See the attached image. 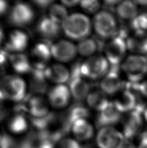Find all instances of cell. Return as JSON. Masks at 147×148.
<instances>
[{"label": "cell", "mask_w": 147, "mask_h": 148, "mask_svg": "<svg viewBox=\"0 0 147 148\" xmlns=\"http://www.w3.org/2000/svg\"><path fill=\"white\" fill-rule=\"evenodd\" d=\"M68 16L66 7L62 3H53L49 7L48 16L58 24L61 25Z\"/></svg>", "instance_id": "f1b7e54d"}, {"label": "cell", "mask_w": 147, "mask_h": 148, "mask_svg": "<svg viewBox=\"0 0 147 148\" xmlns=\"http://www.w3.org/2000/svg\"><path fill=\"white\" fill-rule=\"evenodd\" d=\"M146 57H147V55H146Z\"/></svg>", "instance_id": "7dc6e473"}, {"label": "cell", "mask_w": 147, "mask_h": 148, "mask_svg": "<svg viewBox=\"0 0 147 148\" xmlns=\"http://www.w3.org/2000/svg\"><path fill=\"white\" fill-rule=\"evenodd\" d=\"M51 44L44 41L36 44L30 53L29 59L33 68L44 70L48 66V63L51 59Z\"/></svg>", "instance_id": "7c38bea8"}, {"label": "cell", "mask_w": 147, "mask_h": 148, "mask_svg": "<svg viewBox=\"0 0 147 148\" xmlns=\"http://www.w3.org/2000/svg\"><path fill=\"white\" fill-rule=\"evenodd\" d=\"M124 148H137V147L134 146V145L132 144H131L130 142H127V144H126V146H125Z\"/></svg>", "instance_id": "ee69618b"}, {"label": "cell", "mask_w": 147, "mask_h": 148, "mask_svg": "<svg viewBox=\"0 0 147 148\" xmlns=\"http://www.w3.org/2000/svg\"><path fill=\"white\" fill-rule=\"evenodd\" d=\"M127 48L134 55H147V32L143 31H133L126 40Z\"/></svg>", "instance_id": "ffe728a7"}, {"label": "cell", "mask_w": 147, "mask_h": 148, "mask_svg": "<svg viewBox=\"0 0 147 148\" xmlns=\"http://www.w3.org/2000/svg\"><path fill=\"white\" fill-rule=\"evenodd\" d=\"M143 118H144V120H145L147 122V107L143 112Z\"/></svg>", "instance_id": "f6af8a7d"}, {"label": "cell", "mask_w": 147, "mask_h": 148, "mask_svg": "<svg viewBox=\"0 0 147 148\" xmlns=\"http://www.w3.org/2000/svg\"><path fill=\"white\" fill-rule=\"evenodd\" d=\"M29 74V89L31 94L42 96V94L45 93L48 89V80L45 75V70L33 68Z\"/></svg>", "instance_id": "44dd1931"}, {"label": "cell", "mask_w": 147, "mask_h": 148, "mask_svg": "<svg viewBox=\"0 0 147 148\" xmlns=\"http://www.w3.org/2000/svg\"><path fill=\"white\" fill-rule=\"evenodd\" d=\"M3 40H4V34H3V31L2 28L1 27V25H0V49L1 48V45L3 43Z\"/></svg>", "instance_id": "b9f144b4"}, {"label": "cell", "mask_w": 147, "mask_h": 148, "mask_svg": "<svg viewBox=\"0 0 147 148\" xmlns=\"http://www.w3.org/2000/svg\"><path fill=\"white\" fill-rule=\"evenodd\" d=\"M9 53L4 49H0V76H5L9 66Z\"/></svg>", "instance_id": "d6a6232c"}, {"label": "cell", "mask_w": 147, "mask_h": 148, "mask_svg": "<svg viewBox=\"0 0 147 148\" xmlns=\"http://www.w3.org/2000/svg\"><path fill=\"white\" fill-rule=\"evenodd\" d=\"M107 96L101 88H96L90 92L86 97V101L90 108L100 112L110 103Z\"/></svg>", "instance_id": "484cf974"}, {"label": "cell", "mask_w": 147, "mask_h": 148, "mask_svg": "<svg viewBox=\"0 0 147 148\" xmlns=\"http://www.w3.org/2000/svg\"><path fill=\"white\" fill-rule=\"evenodd\" d=\"M17 142L12 136L4 133L2 134L1 139L0 140V148H15Z\"/></svg>", "instance_id": "836d02e7"}, {"label": "cell", "mask_w": 147, "mask_h": 148, "mask_svg": "<svg viewBox=\"0 0 147 148\" xmlns=\"http://www.w3.org/2000/svg\"><path fill=\"white\" fill-rule=\"evenodd\" d=\"M65 35L73 40L81 41L88 38L92 23L87 16L82 13H73L68 16L61 25Z\"/></svg>", "instance_id": "6da1fadb"}, {"label": "cell", "mask_w": 147, "mask_h": 148, "mask_svg": "<svg viewBox=\"0 0 147 148\" xmlns=\"http://www.w3.org/2000/svg\"><path fill=\"white\" fill-rule=\"evenodd\" d=\"M79 1L77 0H71V1H62L61 3L65 7H76L78 4H80Z\"/></svg>", "instance_id": "60d3db41"}, {"label": "cell", "mask_w": 147, "mask_h": 148, "mask_svg": "<svg viewBox=\"0 0 147 148\" xmlns=\"http://www.w3.org/2000/svg\"><path fill=\"white\" fill-rule=\"evenodd\" d=\"M134 1L137 5H140V6H143V7L147 6L146 0H145V1Z\"/></svg>", "instance_id": "7bdbcfd3"}, {"label": "cell", "mask_w": 147, "mask_h": 148, "mask_svg": "<svg viewBox=\"0 0 147 148\" xmlns=\"http://www.w3.org/2000/svg\"><path fill=\"white\" fill-rule=\"evenodd\" d=\"M55 148H82L79 142L71 138H65L60 140L56 144Z\"/></svg>", "instance_id": "1f68e13d"}, {"label": "cell", "mask_w": 147, "mask_h": 148, "mask_svg": "<svg viewBox=\"0 0 147 148\" xmlns=\"http://www.w3.org/2000/svg\"><path fill=\"white\" fill-rule=\"evenodd\" d=\"M35 11L30 5L25 2H18L10 8L8 14V21L14 27H23L33 22Z\"/></svg>", "instance_id": "52a82bcc"}, {"label": "cell", "mask_w": 147, "mask_h": 148, "mask_svg": "<svg viewBox=\"0 0 147 148\" xmlns=\"http://www.w3.org/2000/svg\"><path fill=\"white\" fill-rule=\"evenodd\" d=\"M29 120L26 117V114L14 111L8 120V129L14 134H20L27 131L29 127Z\"/></svg>", "instance_id": "cb8c5ba5"}, {"label": "cell", "mask_w": 147, "mask_h": 148, "mask_svg": "<svg viewBox=\"0 0 147 148\" xmlns=\"http://www.w3.org/2000/svg\"><path fill=\"white\" fill-rule=\"evenodd\" d=\"M110 65L102 55H93L80 62V72L85 79L97 80L102 79L109 72Z\"/></svg>", "instance_id": "5b68a950"}, {"label": "cell", "mask_w": 147, "mask_h": 148, "mask_svg": "<svg viewBox=\"0 0 147 148\" xmlns=\"http://www.w3.org/2000/svg\"><path fill=\"white\" fill-rule=\"evenodd\" d=\"M120 66H110L109 72L102 79L100 87L107 95H115L124 89L125 83L120 77Z\"/></svg>", "instance_id": "4fadbf2b"}, {"label": "cell", "mask_w": 147, "mask_h": 148, "mask_svg": "<svg viewBox=\"0 0 147 148\" xmlns=\"http://www.w3.org/2000/svg\"><path fill=\"white\" fill-rule=\"evenodd\" d=\"M21 103L25 112L29 114L30 118L44 117L50 113L48 101L41 95L30 94Z\"/></svg>", "instance_id": "8fae6325"}, {"label": "cell", "mask_w": 147, "mask_h": 148, "mask_svg": "<svg viewBox=\"0 0 147 148\" xmlns=\"http://www.w3.org/2000/svg\"><path fill=\"white\" fill-rule=\"evenodd\" d=\"M33 3L39 9H46L51 6L54 3L53 1L51 0H35L33 1Z\"/></svg>", "instance_id": "d590c367"}, {"label": "cell", "mask_w": 147, "mask_h": 148, "mask_svg": "<svg viewBox=\"0 0 147 148\" xmlns=\"http://www.w3.org/2000/svg\"><path fill=\"white\" fill-rule=\"evenodd\" d=\"M2 134H1V132H0V140H1V137H2Z\"/></svg>", "instance_id": "bcb514c9"}, {"label": "cell", "mask_w": 147, "mask_h": 148, "mask_svg": "<svg viewBox=\"0 0 147 148\" xmlns=\"http://www.w3.org/2000/svg\"><path fill=\"white\" fill-rule=\"evenodd\" d=\"M121 68L130 83H140L147 74V57L140 55H130L122 63Z\"/></svg>", "instance_id": "3957f363"}, {"label": "cell", "mask_w": 147, "mask_h": 148, "mask_svg": "<svg viewBox=\"0 0 147 148\" xmlns=\"http://www.w3.org/2000/svg\"><path fill=\"white\" fill-rule=\"evenodd\" d=\"M93 27L97 35L102 39H112L119 32L116 18L106 10H101L95 14Z\"/></svg>", "instance_id": "277c9868"}, {"label": "cell", "mask_w": 147, "mask_h": 148, "mask_svg": "<svg viewBox=\"0 0 147 148\" xmlns=\"http://www.w3.org/2000/svg\"><path fill=\"white\" fill-rule=\"evenodd\" d=\"M105 57L110 66H120L125 60L127 51L126 39L119 35L114 37L104 47Z\"/></svg>", "instance_id": "ba28073f"}, {"label": "cell", "mask_w": 147, "mask_h": 148, "mask_svg": "<svg viewBox=\"0 0 147 148\" xmlns=\"http://www.w3.org/2000/svg\"><path fill=\"white\" fill-rule=\"evenodd\" d=\"M56 144L49 139L38 140L36 148H55Z\"/></svg>", "instance_id": "8d00e7d4"}, {"label": "cell", "mask_w": 147, "mask_h": 148, "mask_svg": "<svg viewBox=\"0 0 147 148\" xmlns=\"http://www.w3.org/2000/svg\"><path fill=\"white\" fill-rule=\"evenodd\" d=\"M122 119L121 113L115 106L113 101L99 114L96 118V125L98 129L110 127L117 124Z\"/></svg>", "instance_id": "e0dca14e"}, {"label": "cell", "mask_w": 147, "mask_h": 148, "mask_svg": "<svg viewBox=\"0 0 147 148\" xmlns=\"http://www.w3.org/2000/svg\"><path fill=\"white\" fill-rule=\"evenodd\" d=\"M62 116L65 127L71 131V126L76 121L87 119L90 116V110L82 103L76 102L64 113H62Z\"/></svg>", "instance_id": "d6986e66"}, {"label": "cell", "mask_w": 147, "mask_h": 148, "mask_svg": "<svg viewBox=\"0 0 147 148\" xmlns=\"http://www.w3.org/2000/svg\"><path fill=\"white\" fill-rule=\"evenodd\" d=\"M101 47L100 42L94 38H87L79 42L77 46L78 53L84 57H89L95 55Z\"/></svg>", "instance_id": "83f0119b"}, {"label": "cell", "mask_w": 147, "mask_h": 148, "mask_svg": "<svg viewBox=\"0 0 147 148\" xmlns=\"http://www.w3.org/2000/svg\"><path fill=\"white\" fill-rule=\"evenodd\" d=\"M9 3L4 0H0V16H2L9 11Z\"/></svg>", "instance_id": "ab89813d"}, {"label": "cell", "mask_w": 147, "mask_h": 148, "mask_svg": "<svg viewBox=\"0 0 147 148\" xmlns=\"http://www.w3.org/2000/svg\"><path fill=\"white\" fill-rule=\"evenodd\" d=\"M9 110L5 103L0 100V121L4 120L7 117Z\"/></svg>", "instance_id": "f35d334b"}, {"label": "cell", "mask_w": 147, "mask_h": 148, "mask_svg": "<svg viewBox=\"0 0 147 148\" xmlns=\"http://www.w3.org/2000/svg\"><path fill=\"white\" fill-rule=\"evenodd\" d=\"M27 84L17 75H5L0 79V100L20 103L27 97Z\"/></svg>", "instance_id": "7a4b0ae2"}, {"label": "cell", "mask_w": 147, "mask_h": 148, "mask_svg": "<svg viewBox=\"0 0 147 148\" xmlns=\"http://www.w3.org/2000/svg\"><path fill=\"white\" fill-rule=\"evenodd\" d=\"M96 143L99 148H124L127 142L122 132L110 127L99 129Z\"/></svg>", "instance_id": "9c48e42d"}, {"label": "cell", "mask_w": 147, "mask_h": 148, "mask_svg": "<svg viewBox=\"0 0 147 148\" xmlns=\"http://www.w3.org/2000/svg\"><path fill=\"white\" fill-rule=\"evenodd\" d=\"M9 63L14 72L19 74L30 73L33 67L29 57L23 53L9 54Z\"/></svg>", "instance_id": "d4e9b609"}, {"label": "cell", "mask_w": 147, "mask_h": 148, "mask_svg": "<svg viewBox=\"0 0 147 148\" xmlns=\"http://www.w3.org/2000/svg\"><path fill=\"white\" fill-rule=\"evenodd\" d=\"M122 134L127 142H130L142 133L143 127V113L133 110L126 114L122 118Z\"/></svg>", "instance_id": "30bf717a"}, {"label": "cell", "mask_w": 147, "mask_h": 148, "mask_svg": "<svg viewBox=\"0 0 147 148\" xmlns=\"http://www.w3.org/2000/svg\"><path fill=\"white\" fill-rule=\"evenodd\" d=\"M68 87L76 102L81 103L86 99L90 93L91 86L80 72V62H77L70 70V77L68 81Z\"/></svg>", "instance_id": "8992f818"}, {"label": "cell", "mask_w": 147, "mask_h": 148, "mask_svg": "<svg viewBox=\"0 0 147 148\" xmlns=\"http://www.w3.org/2000/svg\"><path fill=\"white\" fill-rule=\"evenodd\" d=\"M130 26L133 31H143L147 32V12L139 14L135 19L130 22Z\"/></svg>", "instance_id": "f546056e"}, {"label": "cell", "mask_w": 147, "mask_h": 148, "mask_svg": "<svg viewBox=\"0 0 147 148\" xmlns=\"http://www.w3.org/2000/svg\"><path fill=\"white\" fill-rule=\"evenodd\" d=\"M80 6L82 9L88 13H95L101 8V3L97 0H88V1H81Z\"/></svg>", "instance_id": "4dcf8cb0"}, {"label": "cell", "mask_w": 147, "mask_h": 148, "mask_svg": "<svg viewBox=\"0 0 147 148\" xmlns=\"http://www.w3.org/2000/svg\"><path fill=\"white\" fill-rule=\"evenodd\" d=\"M134 90L147 98V79L141 81L140 83L135 84Z\"/></svg>", "instance_id": "e575fe53"}, {"label": "cell", "mask_w": 147, "mask_h": 148, "mask_svg": "<svg viewBox=\"0 0 147 148\" xmlns=\"http://www.w3.org/2000/svg\"><path fill=\"white\" fill-rule=\"evenodd\" d=\"M137 148H147V131H142L138 136Z\"/></svg>", "instance_id": "74e56055"}, {"label": "cell", "mask_w": 147, "mask_h": 148, "mask_svg": "<svg viewBox=\"0 0 147 148\" xmlns=\"http://www.w3.org/2000/svg\"><path fill=\"white\" fill-rule=\"evenodd\" d=\"M29 41V36L24 31H12L8 36L5 49L9 54L23 53L27 47Z\"/></svg>", "instance_id": "2e32d148"}, {"label": "cell", "mask_w": 147, "mask_h": 148, "mask_svg": "<svg viewBox=\"0 0 147 148\" xmlns=\"http://www.w3.org/2000/svg\"><path fill=\"white\" fill-rule=\"evenodd\" d=\"M61 30V25L54 22L48 16L42 17L36 25V31L46 42L56 38Z\"/></svg>", "instance_id": "ac0fdd59"}, {"label": "cell", "mask_w": 147, "mask_h": 148, "mask_svg": "<svg viewBox=\"0 0 147 148\" xmlns=\"http://www.w3.org/2000/svg\"><path fill=\"white\" fill-rule=\"evenodd\" d=\"M45 75L48 81L56 84H64L68 83L70 77V70L60 64L49 65L45 69Z\"/></svg>", "instance_id": "603a6c76"}, {"label": "cell", "mask_w": 147, "mask_h": 148, "mask_svg": "<svg viewBox=\"0 0 147 148\" xmlns=\"http://www.w3.org/2000/svg\"><path fill=\"white\" fill-rule=\"evenodd\" d=\"M75 139L78 142H87L94 136V128L87 119L76 121L71 128Z\"/></svg>", "instance_id": "7402d4cb"}, {"label": "cell", "mask_w": 147, "mask_h": 148, "mask_svg": "<svg viewBox=\"0 0 147 148\" xmlns=\"http://www.w3.org/2000/svg\"><path fill=\"white\" fill-rule=\"evenodd\" d=\"M51 49L52 57L61 62L71 61L78 53L77 46L65 40H60L51 44Z\"/></svg>", "instance_id": "5bb4252c"}, {"label": "cell", "mask_w": 147, "mask_h": 148, "mask_svg": "<svg viewBox=\"0 0 147 148\" xmlns=\"http://www.w3.org/2000/svg\"><path fill=\"white\" fill-rule=\"evenodd\" d=\"M71 94L69 87L65 84H56L48 92L49 104L56 109H62L69 103Z\"/></svg>", "instance_id": "9a60e30c"}, {"label": "cell", "mask_w": 147, "mask_h": 148, "mask_svg": "<svg viewBox=\"0 0 147 148\" xmlns=\"http://www.w3.org/2000/svg\"><path fill=\"white\" fill-rule=\"evenodd\" d=\"M115 12L120 19L130 22H132L139 14L137 5L135 1H120L115 7Z\"/></svg>", "instance_id": "4316f807"}]
</instances>
